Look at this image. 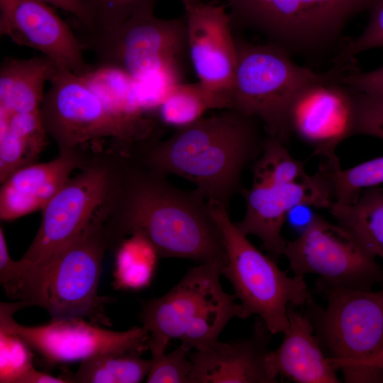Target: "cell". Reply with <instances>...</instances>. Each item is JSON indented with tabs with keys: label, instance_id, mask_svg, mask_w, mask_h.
Listing matches in <instances>:
<instances>
[{
	"label": "cell",
	"instance_id": "6da1fadb",
	"mask_svg": "<svg viewBox=\"0 0 383 383\" xmlns=\"http://www.w3.org/2000/svg\"><path fill=\"white\" fill-rule=\"evenodd\" d=\"M101 215L110 249L130 235L140 234L160 257L226 263L221 233L205 196L196 189L174 187L167 175L130 155L118 157Z\"/></svg>",
	"mask_w": 383,
	"mask_h": 383
},
{
	"label": "cell",
	"instance_id": "7a4b0ae2",
	"mask_svg": "<svg viewBox=\"0 0 383 383\" xmlns=\"http://www.w3.org/2000/svg\"><path fill=\"white\" fill-rule=\"evenodd\" d=\"M258 121L234 109H224L175 129L166 139L144 142L130 155L149 169L187 179L207 201L228 210L232 198L243 189L245 169L262 152L265 138Z\"/></svg>",
	"mask_w": 383,
	"mask_h": 383
},
{
	"label": "cell",
	"instance_id": "3957f363",
	"mask_svg": "<svg viewBox=\"0 0 383 383\" xmlns=\"http://www.w3.org/2000/svg\"><path fill=\"white\" fill-rule=\"evenodd\" d=\"M41 116L59 153L78 154L87 160L109 150L128 155L158 133L151 113L127 103L111 105L89 85L86 77L67 70H59L50 81Z\"/></svg>",
	"mask_w": 383,
	"mask_h": 383
},
{
	"label": "cell",
	"instance_id": "277c9868",
	"mask_svg": "<svg viewBox=\"0 0 383 383\" xmlns=\"http://www.w3.org/2000/svg\"><path fill=\"white\" fill-rule=\"evenodd\" d=\"M110 243L98 215L77 238L20 273L4 288L11 299L45 309L52 318H87L111 326L109 299L98 294L102 262Z\"/></svg>",
	"mask_w": 383,
	"mask_h": 383
},
{
	"label": "cell",
	"instance_id": "5b68a950",
	"mask_svg": "<svg viewBox=\"0 0 383 383\" xmlns=\"http://www.w3.org/2000/svg\"><path fill=\"white\" fill-rule=\"evenodd\" d=\"M79 38L99 66L126 76L135 86L146 87L155 111L173 86L184 82L190 60L184 16H136L106 31L82 32Z\"/></svg>",
	"mask_w": 383,
	"mask_h": 383
},
{
	"label": "cell",
	"instance_id": "8992f818",
	"mask_svg": "<svg viewBox=\"0 0 383 383\" xmlns=\"http://www.w3.org/2000/svg\"><path fill=\"white\" fill-rule=\"evenodd\" d=\"M223 265L220 262L199 264L165 295L145 302L140 320L149 335L152 358L164 354L172 339L190 350L202 349L218 340L232 318H245L235 294L223 289Z\"/></svg>",
	"mask_w": 383,
	"mask_h": 383
},
{
	"label": "cell",
	"instance_id": "52a82bcc",
	"mask_svg": "<svg viewBox=\"0 0 383 383\" xmlns=\"http://www.w3.org/2000/svg\"><path fill=\"white\" fill-rule=\"evenodd\" d=\"M236 43L231 109L255 118L267 136L284 143L292 133L289 111L296 97L310 85L335 81L341 69L319 73L296 64L273 43L255 45L239 38Z\"/></svg>",
	"mask_w": 383,
	"mask_h": 383
},
{
	"label": "cell",
	"instance_id": "ba28073f",
	"mask_svg": "<svg viewBox=\"0 0 383 383\" xmlns=\"http://www.w3.org/2000/svg\"><path fill=\"white\" fill-rule=\"evenodd\" d=\"M207 202L226 250L221 273L231 282L245 318L257 315L272 335L282 333L288 326L289 307L304 306L310 296L304 277H289L250 243L231 221L228 210Z\"/></svg>",
	"mask_w": 383,
	"mask_h": 383
},
{
	"label": "cell",
	"instance_id": "9c48e42d",
	"mask_svg": "<svg viewBox=\"0 0 383 383\" xmlns=\"http://www.w3.org/2000/svg\"><path fill=\"white\" fill-rule=\"evenodd\" d=\"M379 0H223L234 26L263 34L288 52L324 50L352 18Z\"/></svg>",
	"mask_w": 383,
	"mask_h": 383
},
{
	"label": "cell",
	"instance_id": "30bf717a",
	"mask_svg": "<svg viewBox=\"0 0 383 383\" xmlns=\"http://www.w3.org/2000/svg\"><path fill=\"white\" fill-rule=\"evenodd\" d=\"M316 289L326 306L310 294L304 314L334 368L367 360L383 350V289H351L317 280Z\"/></svg>",
	"mask_w": 383,
	"mask_h": 383
},
{
	"label": "cell",
	"instance_id": "8fae6325",
	"mask_svg": "<svg viewBox=\"0 0 383 383\" xmlns=\"http://www.w3.org/2000/svg\"><path fill=\"white\" fill-rule=\"evenodd\" d=\"M118 155L114 151L94 155L41 210L40 227L18 260L13 279L67 245L90 226L110 194Z\"/></svg>",
	"mask_w": 383,
	"mask_h": 383
},
{
	"label": "cell",
	"instance_id": "7c38bea8",
	"mask_svg": "<svg viewBox=\"0 0 383 383\" xmlns=\"http://www.w3.org/2000/svg\"><path fill=\"white\" fill-rule=\"evenodd\" d=\"M283 255L294 275L316 274L331 286L372 289L383 284V267L345 228L314 215L299 237L287 241Z\"/></svg>",
	"mask_w": 383,
	"mask_h": 383
},
{
	"label": "cell",
	"instance_id": "4fadbf2b",
	"mask_svg": "<svg viewBox=\"0 0 383 383\" xmlns=\"http://www.w3.org/2000/svg\"><path fill=\"white\" fill-rule=\"evenodd\" d=\"M26 306L23 301L1 303L0 326L19 336L48 365L83 361L110 353L142 354L148 350L149 335L143 326L113 331L82 318H52L46 324L26 326L13 319L14 313Z\"/></svg>",
	"mask_w": 383,
	"mask_h": 383
},
{
	"label": "cell",
	"instance_id": "5bb4252c",
	"mask_svg": "<svg viewBox=\"0 0 383 383\" xmlns=\"http://www.w3.org/2000/svg\"><path fill=\"white\" fill-rule=\"evenodd\" d=\"M241 194L245 213L235 223L244 235L257 237L274 260L283 255L287 240L282 229L292 209L306 205L329 211L334 204L329 186L319 172L298 181L252 178L251 187Z\"/></svg>",
	"mask_w": 383,
	"mask_h": 383
},
{
	"label": "cell",
	"instance_id": "9a60e30c",
	"mask_svg": "<svg viewBox=\"0 0 383 383\" xmlns=\"http://www.w3.org/2000/svg\"><path fill=\"white\" fill-rule=\"evenodd\" d=\"M0 35L35 49L62 70L87 77L85 48L52 6L38 0H0Z\"/></svg>",
	"mask_w": 383,
	"mask_h": 383
},
{
	"label": "cell",
	"instance_id": "2e32d148",
	"mask_svg": "<svg viewBox=\"0 0 383 383\" xmlns=\"http://www.w3.org/2000/svg\"><path fill=\"white\" fill-rule=\"evenodd\" d=\"M179 1L184 11L190 64L199 81L231 94L238 51L234 25L226 6L216 1Z\"/></svg>",
	"mask_w": 383,
	"mask_h": 383
},
{
	"label": "cell",
	"instance_id": "e0dca14e",
	"mask_svg": "<svg viewBox=\"0 0 383 383\" xmlns=\"http://www.w3.org/2000/svg\"><path fill=\"white\" fill-rule=\"evenodd\" d=\"M354 90L335 81L310 85L294 99L289 111L292 133L312 147L323 162H338V145L354 135Z\"/></svg>",
	"mask_w": 383,
	"mask_h": 383
},
{
	"label": "cell",
	"instance_id": "ac0fdd59",
	"mask_svg": "<svg viewBox=\"0 0 383 383\" xmlns=\"http://www.w3.org/2000/svg\"><path fill=\"white\" fill-rule=\"evenodd\" d=\"M272 334L257 317L252 333L228 343L219 340L189 354L191 383H276L267 366Z\"/></svg>",
	"mask_w": 383,
	"mask_h": 383
},
{
	"label": "cell",
	"instance_id": "d6986e66",
	"mask_svg": "<svg viewBox=\"0 0 383 383\" xmlns=\"http://www.w3.org/2000/svg\"><path fill=\"white\" fill-rule=\"evenodd\" d=\"M87 160L74 153H59L46 162L18 169L4 181L0 189V218L11 221L42 210L60 191L76 169Z\"/></svg>",
	"mask_w": 383,
	"mask_h": 383
},
{
	"label": "cell",
	"instance_id": "ffe728a7",
	"mask_svg": "<svg viewBox=\"0 0 383 383\" xmlns=\"http://www.w3.org/2000/svg\"><path fill=\"white\" fill-rule=\"evenodd\" d=\"M282 333V343L267 357V369L274 379L286 378L296 383L341 382L315 335L312 323L292 306L288 309V326Z\"/></svg>",
	"mask_w": 383,
	"mask_h": 383
},
{
	"label": "cell",
	"instance_id": "44dd1931",
	"mask_svg": "<svg viewBox=\"0 0 383 383\" xmlns=\"http://www.w3.org/2000/svg\"><path fill=\"white\" fill-rule=\"evenodd\" d=\"M58 70L45 55L4 59L0 67V115L40 111L45 85Z\"/></svg>",
	"mask_w": 383,
	"mask_h": 383
},
{
	"label": "cell",
	"instance_id": "7402d4cb",
	"mask_svg": "<svg viewBox=\"0 0 383 383\" xmlns=\"http://www.w3.org/2000/svg\"><path fill=\"white\" fill-rule=\"evenodd\" d=\"M41 110L0 116V182L36 162L47 143Z\"/></svg>",
	"mask_w": 383,
	"mask_h": 383
},
{
	"label": "cell",
	"instance_id": "603a6c76",
	"mask_svg": "<svg viewBox=\"0 0 383 383\" xmlns=\"http://www.w3.org/2000/svg\"><path fill=\"white\" fill-rule=\"evenodd\" d=\"M329 211L368 254L383 261L382 186L364 189L351 204L334 202Z\"/></svg>",
	"mask_w": 383,
	"mask_h": 383
},
{
	"label": "cell",
	"instance_id": "cb8c5ba5",
	"mask_svg": "<svg viewBox=\"0 0 383 383\" xmlns=\"http://www.w3.org/2000/svg\"><path fill=\"white\" fill-rule=\"evenodd\" d=\"M231 94L211 89L201 82L173 86L157 109L162 124L174 129L190 125L211 109H231Z\"/></svg>",
	"mask_w": 383,
	"mask_h": 383
},
{
	"label": "cell",
	"instance_id": "d4e9b609",
	"mask_svg": "<svg viewBox=\"0 0 383 383\" xmlns=\"http://www.w3.org/2000/svg\"><path fill=\"white\" fill-rule=\"evenodd\" d=\"M113 250V284L117 289L140 290L150 285L160 256L146 238L130 235Z\"/></svg>",
	"mask_w": 383,
	"mask_h": 383
},
{
	"label": "cell",
	"instance_id": "484cf974",
	"mask_svg": "<svg viewBox=\"0 0 383 383\" xmlns=\"http://www.w3.org/2000/svg\"><path fill=\"white\" fill-rule=\"evenodd\" d=\"M137 353H110L83 361L72 377L79 383H138L147 377L152 360Z\"/></svg>",
	"mask_w": 383,
	"mask_h": 383
},
{
	"label": "cell",
	"instance_id": "4316f807",
	"mask_svg": "<svg viewBox=\"0 0 383 383\" xmlns=\"http://www.w3.org/2000/svg\"><path fill=\"white\" fill-rule=\"evenodd\" d=\"M318 172L327 181L334 202L351 204L364 189L383 184V156L348 169L340 164L322 162Z\"/></svg>",
	"mask_w": 383,
	"mask_h": 383
},
{
	"label": "cell",
	"instance_id": "83f0119b",
	"mask_svg": "<svg viewBox=\"0 0 383 383\" xmlns=\"http://www.w3.org/2000/svg\"><path fill=\"white\" fill-rule=\"evenodd\" d=\"M89 26L84 33H98L110 30L125 21L152 13L157 0H80Z\"/></svg>",
	"mask_w": 383,
	"mask_h": 383
},
{
	"label": "cell",
	"instance_id": "f1b7e54d",
	"mask_svg": "<svg viewBox=\"0 0 383 383\" xmlns=\"http://www.w3.org/2000/svg\"><path fill=\"white\" fill-rule=\"evenodd\" d=\"M31 348L14 333L0 326V382L20 383L33 369Z\"/></svg>",
	"mask_w": 383,
	"mask_h": 383
},
{
	"label": "cell",
	"instance_id": "f546056e",
	"mask_svg": "<svg viewBox=\"0 0 383 383\" xmlns=\"http://www.w3.org/2000/svg\"><path fill=\"white\" fill-rule=\"evenodd\" d=\"M190 349L180 345L174 350L152 357V364L146 377L148 383H191L192 362Z\"/></svg>",
	"mask_w": 383,
	"mask_h": 383
},
{
	"label": "cell",
	"instance_id": "4dcf8cb0",
	"mask_svg": "<svg viewBox=\"0 0 383 383\" xmlns=\"http://www.w3.org/2000/svg\"><path fill=\"white\" fill-rule=\"evenodd\" d=\"M370 11L362 33L345 43L334 58L335 66L351 63L357 55L367 50L383 48V0H379Z\"/></svg>",
	"mask_w": 383,
	"mask_h": 383
},
{
	"label": "cell",
	"instance_id": "1f68e13d",
	"mask_svg": "<svg viewBox=\"0 0 383 383\" xmlns=\"http://www.w3.org/2000/svg\"><path fill=\"white\" fill-rule=\"evenodd\" d=\"M354 92V135H367L383 140V96L365 94L355 90Z\"/></svg>",
	"mask_w": 383,
	"mask_h": 383
},
{
	"label": "cell",
	"instance_id": "d6a6232c",
	"mask_svg": "<svg viewBox=\"0 0 383 383\" xmlns=\"http://www.w3.org/2000/svg\"><path fill=\"white\" fill-rule=\"evenodd\" d=\"M335 82L362 94L383 96V67L360 72L352 70L350 66H345Z\"/></svg>",
	"mask_w": 383,
	"mask_h": 383
},
{
	"label": "cell",
	"instance_id": "836d02e7",
	"mask_svg": "<svg viewBox=\"0 0 383 383\" xmlns=\"http://www.w3.org/2000/svg\"><path fill=\"white\" fill-rule=\"evenodd\" d=\"M347 383H383V368L369 365H345L338 367Z\"/></svg>",
	"mask_w": 383,
	"mask_h": 383
},
{
	"label": "cell",
	"instance_id": "e575fe53",
	"mask_svg": "<svg viewBox=\"0 0 383 383\" xmlns=\"http://www.w3.org/2000/svg\"><path fill=\"white\" fill-rule=\"evenodd\" d=\"M52 6L59 8L72 14L82 28H87L89 26L88 15L80 0H38Z\"/></svg>",
	"mask_w": 383,
	"mask_h": 383
},
{
	"label": "cell",
	"instance_id": "d590c367",
	"mask_svg": "<svg viewBox=\"0 0 383 383\" xmlns=\"http://www.w3.org/2000/svg\"><path fill=\"white\" fill-rule=\"evenodd\" d=\"M17 261L10 256L2 226H0V282L7 283L16 271Z\"/></svg>",
	"mask_w": 383,
	"mask_h": 383
},
{
	"label": "cell",
	"instance_id": "8d00e7d4",
	"mask_svg": "<svg viewBox=\"0 0 383 383\" xmlns=\"http://www.w3.org/2000/svg\"><path fill=\"white\" fill-rule=\"evenodd\" d=\"M73 382L70 377H55L45 372L30 370L21 379L20 383H67Z\"/></svg>",
	"mask_w": 383,
	"mask_h": 383
},
{
	"label": "cell",
	"instance_id": "74e56055",
	"mask_svg": "<svg viewBox=\"0 0 383 383\" xmlns=\"http://www.w3.org/2000/svg\"><path fill=\"white\" fill-rule=\"evenodd\" d=\"M351 364L369 365H374V366L383 368V350L377 355L371 358H369L365 360H362V361H359V362L340 364L335 367V369L338 370V367L342 365H351Z\"/></svg>",
	"mask_w": 383,
	"mask_h": 383
}]
</instances>
